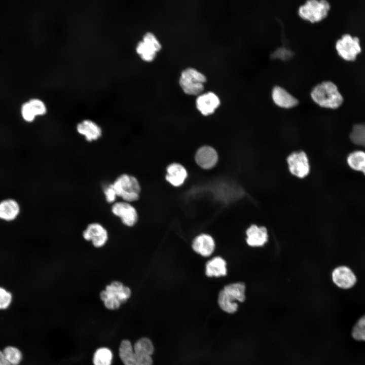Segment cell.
<instances>
[{"instance_id": "18", "label": "cell", "mask_w": 365, "mask_h": 365, "mask_svg": "<svg viewBox=\"0 0 365 365\" xmlns=\"http://www.w3.org/2000/svg\"><path fill=\"white\" fill-rule=\"evenodd\" d=\"M220 104L219 97L212 92L200 94L196 100L197 108L205 116L213 114Z\"/></svg>"}, {"instance_id": "6", "label": "cell", "mask_w": 365, "mask_h": 365, "mask_svg": "<svg viewBox=\"0 0 365 365\" xmlns=\"http://www.w3.org/2000/svg\"><path fill=\"white\" fill-rule=\"evenodd\" d=\"M23 206L17 199L8 197L0 200V223L12 225L16 223L23 213Z\"/></svg>"}, {"instance_id": "17", "label": "cell", "mask_w": 365, "mask_h": 365, "mask_svg": "<svg viewBox=\"0 0 365 365\" xmlns=\"http://www.w3.org/2000/svg\"><path fill=\"white\" fill-rule=\"evenodd\" d=\"M227 272V263L221 256H214L204 264V274L208 278L226 276Z\"/></svg>"}, {"instance_id": "20", "label": "cell", "mask_w": 365, "mask_h": 365, "mask_svg": "<svg viewBox=\"0 0 365 365\" xmlns=\"http://www.w3.org/2000/svg\"><path fill=\"white\" fill-rule=\"evenodd\" d=\"M188 176L186 168L178 163H172L166 168L165 178L171 185L174 187L181 186Z\"/></svg>"}, {"instance_id": "28", "label": "cell", "mask_w": 365, "mask_h": 365, "mask_svg": "<svg viewBox=\"0 0 365 365\" xmlns=\"http://www.w3.org/2000/svg\"><path fill=\"white\" fill-rule=\"evenodd\" d=\"M217 302L220 308L227 313L234 314L238 309V303L231 301L221 290L218 294Z\"/></svg>"}, {"instance_id": "14", "label": "cell", "mask_w": 365, "mask_h": 365, "mask_svg": "<svg viewBox=\"0 0 365 365\" xmlns=\"http://www.w3.org/2000/svg\"><path fill=\"white\" fill-rule=\"evenodd\" d=\"M133 347L138 365H153L151 355L154 352V346L149 338L142 337L139 339Z\"/></svg>"}, {"instance_id": "7", "label": "cell", "mask_w": 365, "mask_h": 365, "mask_svg": "<svg viewBox=\"0 0 365 365\" xmlns=\"http://www.w3.org/2000/svg\"><path fill=\"white\" fill-rule=\"evenodd\" d=\"M335 47L338 55L346 61L354 60L361 51L359 38L349 33L343 34Z\"/></svg>"}, {"instance_id": "3", "label": "cell", "mask_w": 365, "mask_h": 365, "mask_svg": "<svg viewBox=\"0 0 365 365\" xmlns=\"http://www.w3.org/2000/svg\"><path fill=\"white\" fill-rule=\"evenodd\" d=\"M118 197L122 201L132 203L137 201L140 197L141 187L138 180L134 176L122 173L112 183Z\"/></svg>"}, {"instance_id": "11", "label": "cell", "mask_w": 365, "mask_h": 365, "mask_svg": "<svg viewBox=\"0 0 365 365\" xmlns=\"http://www.w3.org/2000/svg\"><path fill=\"white\" fill-rule=\"evenodd\" d=\"M83 238L91 241L96 248L103 247L108 240V233L104 227L99 223L89 224L82 233Z\"/></svg>"}, {"instance_id": "1", "label": "cell", "mask_w": 365, "mask_h": 365, "mask_svg": "<svg viewBox=\"0 0 365 365\" xmlns=\"http://www.w3.org/2000/svg\"><path fill=\"white\" fill-rule=\"evenodd\" d=\"M312 100L321 107L336 109L343 103L344 98L337 85L332 81H323L312 90Z\"/></svg>"}, {"instance_id": "33", "label": "cell", "mask_w": 365, "mask_h": 365, "mask_svg": "<svg viewBox=\"0 0 365 365\" xmlns=\"http://www.w3.org/2000/svg\"><path fill=\"white\" fill-rule=\"evenodd\" d=\"M103 193L107 203L113 204L116 202L118 196L112 183L103 188Z\"/></svg>"}, {"instance_id": "12", "label": "cell", "mask_w": 365, "mask_h": 365, "mask_svg": "<svg viewBox=\"0 0 365 365\" xmlns=\"http://www.w3.org/2000/svg\"><path fill=\"white\" fill-rule=\"evenodd\" d=\"M192 249L197 254L203 258H208L214 252L216 243L213 237L207 233H201L192 240Z\"/></svg>"}, {"instance_id": "5", "label": "cell", "mask_w": 365, "mask_h": 365, "mask_svg": "<svg viewBox=\"0 0 365 365\" xmlns=\"http://www.w3.org/2000/svg\"><path fill=\"white\" fill-rule=\"evenodd\" d=\"M330 9V3L325 0H310L299 7L298 14L303 19L315 23L324 19Z\"/></svg>"}, {"instance_id": "35", "label": "cell", "mask_w": 365, "mask_h": 365, "mask_svg": "<svg viewBox=\"0 0 365 365\" xmlns=\"http://www.w3.org/2000/svg\"><path fill=\"white\" fill-rule=\"evenodd\" d=\"M362 173L364 174V175L365 176V168L363 169V170L362 171Z\"/></svg>"}, {"instance_id": "24", "label": "cell", "mask_w": 365, "mask_h": 365, "mask_svg": "<svg viewBox=\"0 0 365 365\" xmlns=\"http://www.w3.org/2000/svg\"><path fill=\"white\" fill-rule=\"evenodd\" d=\"M15 296L11 289L0 284V312L7 311L13 306Z\"/></svg>"}, {"instance_id": "19", "label": "cell", "mask_w": 365, "mask_h": 365, "mask_svg": "<svg viewBox=\"0 0 365 365\" xmlns=\"http://www.w3.org/2000/svg\"><path fill=\"white\" fill-rule=\"evenodd\" d=\"M272 97L274 102L282 108H293L299 103L298 100L295 97L279 86H276L273 88Z\"/></svg>"}, {"instance_id": "22", "label": "cell", "mask_w": 365, "mask_h": 365, "mask_svg": "<svg viewBox=\"0 0 365 365\" xmlns=\"http://www.w3.org/2000/svg\"><path fill=\"white\" fill-rule=\"evenodd\" d=\"M245 289L243 282H236L225 285L221 290L232 302L243 303L246 299Z\"/></svg>"}, {"instance_id": "16", "label": "cell", "mask_w": 365, "mask_h": 365, "mask_svg": "<svg viewBox=\"0 0 365 365\" xmlns=\"http://www.w3.org/2000/svg\"><path fill=\"white\" fill-rule=\"evenodd\" d=\"M197 164L203 169H210L217 164L218 156L216 151L212 147L204 145L199 148L195 155Z\"/></svg>"}, {"instance_id": "2", "label": "cell", "mask_w": 365, "mask_h": 365, "mask_svg": "<svg viewBox=\"0 0 365 365\" xmlns=\"http://www.w3.org/2000/svg\"><path fill=\"white\" fill-rule=\"evenodd\" d=\"M132 295L131 288L120 281L115 280L106 285L99 294L104 307L110 310H116L127 302Z\"/></svg>"}, {"instance_id": "15", "label": "cell", "mask_w": 365, "mask_h": 365, "mask_svg": "<svg viewBox=\"0 0 365 365\" xmlns=\"http://www.w3.org/2000/svg\"><path fill=\"white\" fill-rule=\"evenodd\" d=\"M77 133L89 142L96 141L103 134L102 128L94 121L85 119L77 123L76 126Z\"/></svg>"}, {"instance_id": "13", "label": "cell", "mask_w": 365, "mask_h": 365, "mask_svg": "<svg viewBox=\"0 0 365 365\" xmlns=\"http://www.w3.org/2000/svg\"><path fill=\"white\" fill-rule=\"evenodd\" d=\"M332 278L337 286L344 289L353 287L357 281L354 272L349 267L344 265L338 266L333 270Z\"/></svg>"}, {"instance_id": "32", "label": "cell", "mask_w": 365, "mask_h": 365, "mask_svg": "<svg viewBox=\"0 0 365 365\" xmlns=\"http://www.w3.org/2000/svg\"><path fill=\"white\" fill-rule=\"evenodd\" d=\"M20 113L22 119L27 123H32L37 117L28 101L22 104Z\"/></svg>"}, {"instance_id": "25", "label": "cell", "mask_w": 365, "mask_h": 365, "mask_svg": "<svg viewBox=\"0 0 365 365\" xmlns=\"http://www.w3.org/2000/svg\"><path fill=\"white\" fill-rule=\"evenodd\" d=\"M346 162L351 169L362 172L365 168V152L357 150L351 152L348 155Z\"/></svg>"}, {"instance_id": "30", "label": "cell", "mask_w": 365, "mask_h": 365, "mask_svg": "<svg viewBox=\"0 0 365 365\" xmlns=\"http://www.w3.org/2000/svg\"><path fill=\"white\" fill-rule=\"evenodd\" d=\"M352 336L356 340L365 341V314L357 320L353 327Z\"/></svg>"}, {"instance_id": "27", "label": "cell", "mask_w": 365, "mask_h": 365, "mask_svg": "<svg viewBox=\"0 0 365 365\" xmlns=\"http://www.w3.org/2000/svg\"><path fill=\"white\" fill-rule=\"evenodd\" d=\"M2 350L10 365H20L23 356L22 352L18 347L14 345H8Z\"/></svg>"}, {"instance_id": "23", "label": "cell", "mask_w": 365, "mask_h": 365, "mask_svg": "<svg viewBox=\"0 0 365 365\" xmlns=\"http://www.w3.org/2000/svg\"><path fill=\"white\" fill-rule=\"evenodd\" d=\"M119 356L124 365H138L133 347L127 339L121 341L119 347Z\"/></svg>"}, {"instance_id": "31", "label": "cell", "mask_w": 365, "mask_h": 365, "mask_svg": "<svg viewBox=\"0 0 365 365\" xmlns=\"http://www.w3.org/2000/svg\"><path fill=\"white\" fill-rule=\"evenodd\" d=\"M36 117L45 116L47 113V107L42 99L32 98L28 100Z\"/></svg>"}, {"instance_id": "29", "label": "cell", "mask_w": 365, "mask_h": 365, "mask_svg": "<svg viewBox=\"0 0 365 365\" xmlns=\"http://www.w3.org/2000/svg\"><path fill=\"white\" fill-rule=\"evenodd\" d=\"M350 139L353 143L365 147V124L354 125L350 134Z\"/></svg>"}, {"instance_id": "8", "label": "cell", "mask_w": 365, "mask_h": 365, "mask_svg": "<svg viewBox=\"0 0 365 365\" xmlns=\"http://www.w3.org/2000/svg\"><path fill=\"white\" fill-rule=\"evenodd\" d=\"M111 211L126 227H134L138 222V212L131 203L124 201H116L112 204Z\"/></svg>"}, {"instance_id": "4", "label": "cell", "mask_w": 365, "mask_h": 365, "mask_svg": "<svg viewBox=\"0 0 365 365\" xmlns=\"http://www.w3.org/2000/svg\"><path fill=\"white\" fill-rule=\"evenodd\" d=\"M206 77L195 68L189 67L181 73L179 84L184 92L189 95L200 94L204 90Z\"/></svg>"}, {"instance_id": "21", "label": "cell", "mask_w": 365, "mask_h": 365, "mask_svg": "<svg viewBox=\"0 0 365 365\" xmlns=\"http://www.w3.org/2000/svg\"><path fill=\"white\" fill-rule=\"evenodd\" d=\"M247 244L251 247L263 246L268 241V232L266 227L251 225L246 231Z\"/></svg>"}, {"instance_id": "9", "label": "cell", "mask_w": 365, "mask_h": 365, "mask_svg": "<svg viewBox=\"0 0 365 365\" xmlns=\"http://www.w3.org/2000/svg\"><path fill=\"white\" fill-rule=\"evenodd\" d=\"M161 49V44L155 35L148 32L143 36L142 41L137 43L136 51L143 60L150 62L155 58L156 53Z\"/></svg>"}, {"instance_id": "26", "label": "cell", "mask_w": 365, "mask_h": 365, "mask_svg": "<svg viewBox=\"0 0 365 365\" xmlns=\"http://www.w3.org/2000/svg\"><path fill=\"white\" fill-rule=\"evenodd\" d=\"M113 359L112 350L106 347H101L94 352L92 362L93 365H112Z\"/></svg>"}, {"instance_id": "10", "label": "cell", "mask_w": 365, "mask_h": 365, "mask_svg": "<svg viewBox=\"0 0 365 365\" xmlns=\"http://www.w3.org/2000/svg\"><path fill=\"white\" fill-rule=\"evenodd\" d=\"M290 172L298 178H304L309 173L310 165L306 154L303 151L295 152L287 158Z\"/></svg>"}, {"instance_id": "34", "label": "cell", "mask_w": 365, "mask_h": 365, "mask_svg": "<svg viewBox=\"0 0 365 365\" xmlns=\"http://www.w3.org/2000/svg\"><path fill=\"white\" fill-rule=\"evenodd\" d=\"M0 365H10L7 360L3 350H0Z\"/></svg>"}]
</instances>
